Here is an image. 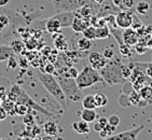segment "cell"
Instances as JSON below:
<instances>
[{"instance_id": "30", "label": "cell", "mask_w": 152, "mask_h": 140, "mask_svg": "<svg viewBox=\"0 0 152 140\" xmlns=\"http://www.w3.org/2000/svg\"><path fill=\"white\" fill-rule=\"evenodd\" d=\"M24 47H25V44H24L23 42H22V41H20V40L13 41V42H12V44H11V47L13 49V51L15 52V54H16V53L22 52V50L24 49Z\"/></svg>"}, {"instance_id": "6", "label": "cell", "mask_w": 152, "mask_h": 140, "mask_svg": "<svg viewBox=\"0 0 152 140\" xmlns=\"http://www.w3.org/2000/svg\"><path fill=\"white\" fill-rule=\"evenodd\" d=\"M90 0H51L55 13L75 12L88 2Z\"/></svg>"}, {"instance_id": "32", "label": "cell", "mask_w": 152, "mask_h": 140, "mask_svg": "<svg viewBox=\"0 0 152 140\" xmlns=\"http://www.w3.org/2000/svg\"><path fill=\"white\" fill-rule=\"evenodd\" d=\"M108 123L111 126H114V127H118V125L120 124V117L118 114H112L108 117Z\"/></svg>"}, {"instance_id": "43", "label": "cell", "mask_w": 152, "mask_h": 140, "mask_svg": "<svg viewBox=\"0 0 152 140\" xmlns=\"http://www.w3.org/2000/svg\"><path fill=\"white\" fill-rule=\"evenodd\" d=\"M7 93H8V90H7V88L3 86V85H0V99L2 100L4 99L7 97Z\"/></svg>"}, {"instance_id": "35", "label": "cell", "mask_w": 152, "mask_h": 140, "mask_svg": "<svg viewBox=\"0 0 152 140\" xmlns=\"http://www.w3.org/2000/svg\"><path fill=\"white\" fill-rule=\"evenodd\" d=\"M102 55L105 56L106 58L108 59H112L114 57V51H113V49H111V47H105L104 49V51H102Z\"/></svg>"}, {"instance_id": "49", "label": "cell", "mask_w": 152, "mask_h": 140, "mask_svg": "<svg viewBox=\"0 0 152 140\" xmlns=\"http://www.w3.org/2000/svg\"><path fill=\"white\" fill-rule=\"evenodd\" d=\"M3 28H4V26H3L2 24L0 23V32H1V30H2V29H3Z\"/></svg>"}, {"instance_id": "12", "label": "cell", "mask_w": 152, "mask_h": 140, "mask_svg": "<svg viewBox=\"0 0 152 140\" xmlns=\"http://www.w3.org/2000/svg\"><path fill=\"white\" fill-rule=\"evenodd\" d=\"M45 29L51 35H55V34H61V26L58 20L54 16H52V18L45 20Z\"/></svg>"}, {"instance_id": "24", "label": "cell", "mask_w": 152, "mask_h": 140, "mask_svg": "<svg viewBox=\"0 0 152 140\" xmlns=\"http://www.w3.org/2000/svg\"><path fill=\"white\" fill-rule=\"evenodd\" d=\"M94 98H95V102H96L97 108L105 107V106L108 104V97L106 96L105 94L97 93L96 95H94Z\"/></svg>"}, {"instance_id": "46", "label": "cell", "mask_w": 152, "mask_h": 140, "mask_svg": "<svg viewBox=\"0 0 152 140\" xmlns=\"http://www.w3.org/2000/svg\"><path fill=\"white\" fill-rule=\"evenodd\" d=\"M9 3V0H0V7H6Z\"/></svg>"}, {"instance_id": "13", "label": "cell", "mask_w": 152, "mask_h": 140, "mask_svg": "<svg viewBox=\"0 0 152 140\" xmlns=\"http://www.w3.org/2000/svg\"><path fill=\"white\" fill-rule=\"evenodd\" d=\"M88 26H91V24H90V18H81L75 16L72 24H71V28L76 32H82Z\"/></svg>"}, {"instance_id": "53", "label": "cell", "mask_w": 152, "mask_h": 140, "mask_svg": "<svg viewBox=\"0 0 152 140\" xmlns=\"http://www.w3.org/2000/svg\"><path fill=\"white\" fill-rule=\"evenodd\" d=\"M150 35H151V37H152V31H151V34H150Z\"/></svg>"}, {"instance_id": "16", "label": "cell", "mask_w": 152, "mask_h": 140, "mask_svg": "<svg viewBox=\"0 0 152 140\" xmlns=\"http://www.w3.org/2000/svg\"><path fill=\"white\" fill-rule=\"evenodd\" d=\"M15 55V52L11 47V45L7 44H0V63L4 61H8L10 56Z\"/></svg>"}, {"instance_id": "26", "label": "cell", "mask_w": 152, "mask_h": 140, "mask_svg": "<svg viewBox=\"0 0 152 140\" xmlns=\"http://www.w3.org/2000/svg\"><path fill=\"white\" fill-rule=\"evenodd\" d=\"M82 36L85 38L90 39V40H95L96 39V27L95 26H88L86 27L83 31H82Z\"/></svg>"}, {"instance_id": "47", "label": "cell", "mask_w": 152, "mask_h": 140, "mask_svg": "<svg viewBox=\"0 0 152 140\" xmlns=\"http://www.w3.org/2000/svg\"><path fill=\"white\" fill-rule=\"evenodd\" d=\"M41 140H53V138H52V136H49V135H47L45 137L41 138Z\"/></svg>"}, {"instance_id": "51", "label": "cell", "mask_w": 152, "mask_h": 140, "mask_svg": "<svg viewBox=\"0 0 152 140\" xmlns=\"http://www.w3.org/2000/svg\"><path fill=\"white\" fill-rule=\"evenodd\" d=\"M0 140H6V139H4V138H1V139H0Z\"/></svg>"}, {"instance_id": "39", "label": "cell", "mask_w": 152, "mask_h": 140, "mask_svg": "<svg viewBox=\"0 0 152 140\" xmlns=\"http://www.w3.org/2000/svg\"><path fill=\"white\" fill-rule=\"evenodd\" d=\"M44 72L49 73V74H53L55 72V67L53 64H48L45 65V68H44Z\"/></svg>"}, {"instance_id": "4", "label": "cell", "mask_w": 152, "mask_h": 140, "mask_svg": "<svg viewBox=\"0 0 152 140\" xmlns=\"http://www.w3.org/2000/svg\"><path fill=\"white\" fill-rule=\"evenodd\" d=\"M75 80L80 90L91 88L96 83H105L98 70L94 69L92 66H84L82 71L79 72L78 77Z\"/></svg>"}, {"instance_id": "38", "label": "cell", "mask_w": 152, "mask_h": 140, "mask_svg": "<svg viewBox=\"0 0 152 140\" xmlns=\"http://www.w3.org/2000/svg\"><path fill=\"white\" fill-rule=\"evenodd\" d=\"M67 73L70 78L76 79L77 77H78V74H79V71H78V69H77L76 67H70V68H68L67 69Z\"/></svg>"}, {"instance_id": "25", "label": "cell", "mask_w": 152, "mask_h": 140, "mask_svg": "<svg viewBox=\"0 0 152 140\" xmlns=\"http://www.w3.org/2000/svg\"><path fill=\"white\" fill-rule=\"evenodd\" d=\"M30 109L27 107L26 105H24V104H20V102H15V106H14V111H15V114L16 115H20V117H24L25 114L28 113V111Z\"/></svg>"}, {"instance_id": "41", "label": "cell", "mask_w": 152, "mask_h": 140, "mask_svg": "<svg viewBox=\"0 0 152 140\" xmlns=\"http://www.w3.org/2000/svg\"><path fill=\"white\" fill-rule=\"evenodd\" d=\"M97 122L99 123L100 126H102V128H105L106 126L108 125V119H107V117H98V121H97Z\"/></svg>"}, {"instance_id": "21", "label": "cell", "mask_w": 152, "mask_h": 140, "mask_svg": "<svg viewBox=\"0 0 152 140\" xmlns=\"http://www.w3.org/2000/svg\"><path fill=\"white\" fill-rule=\"evenodd\" d=\"M138 93H139V96L141 97V99L147 102L152 98V88L150 85H143L142 88L138 90Z\"/></svg>"}, {"instance_id": "50", "label": "cell", "mask_w": 152, "mask_h": 140, "mask_svg": "<svg viewBox=\"0 0 152 140\" xmlns=\"http://www.w3.org/2000/svg\"><path fill=\"white\" fill-rule=\"evenodd\" d=\"M56 140H64V139H63V138H61H61L58 137V138H57V139H56Z\"/></svg>"}, {"instance_id": "52", "label": "cell", "mask_w": 152, "mask_h": 140, "mask_svg": "<svg viewBox=\"0 0 152 140\" xmlns=\"http://www.w3.org/2000/svg\"><path fill=\"white\" fill-rule=\"evenodd\" d=\"M0 106H1V99H0Z\"/></svg>"}, {"instance_id": "8", "label": "cell", "mask_w": 152, "mask_h": 140, "mask_svg": "<svg viewBox=\"0 0 152 140\" xmlns=\"http://www.w3.org/2000/svg\"><path fill=\"white\" fill-rule=\"evenodd\" d=\"M133 13L131 10H121L117 15H115V23L117 26L121 29H126L132 27L133 24Z\"/></svg>"}, {"instance_id": "34", "label": "cell", "mask_w": 152, "mask_h": 140, "mask_svg": "<svg viewBox=\"0 0 152 140\" xmlns=\"http://www.w3.org/2000/svg\"><path fill=\"white\" fill-rule=\"evenodd\" d=\"M135 6L134 0H123L122 6H121V10H131L133 9Z\"/></svg>"}, {"instance_id": "2", "label": "cell", "mask_w": 152, "mask_h": 140, "mask_svg": "<svg viewBox=\"0 0 152 140\" xmlns=\"http://www.w3.org/2000/svg\"><path fill=\"white\" fill-rule=\"evenodd\" d=\"M122 66L123 64L121 63V59L115 56L107 61V65L102 70H99L105 84H124L125 82H127V80L122 74Z\"/></svg>"}, {"instance_id": "27", "label": "cell", "mask_w": 152, "mask_h": 140, "mask_svg": "<svg viewBox=\"0 0 152 140\" xmlns=\"http://www.w3.org/2000/svg\"><path fill=\"white\" fill-rule=\"evenodd\" d=\"M150 8H151V6L147 1H139L136 4V11L138 12V14L146 15L150 10Z\"/></svg>"}, {"instance_id": "19", "label": "cell", "mask_w": 152, "mask_h": 140, "mask_svg": "<svg viewBox=\"0 0 152 140\" xmlns=\"http://www.w3.org/2000/svg\"><path fill=\"white\" fill-rule=\"evenodd\" d=\"M1 106L6 109L7 112L9 113V115H11V117H15V115H16V114H15V111H14L15 102L10 100L9 98H8V96H7L4 99L1 100Z\"/></svg>"}, {"instance_id": "14", "label": "cell", "mask_w": 152, "mask_h": 140, "mask_svg": "<svg viewBox=\"0 0 152 140\" xmlns=\"http://www.w3.org/2000/svg\"><path fill=\"white\" fill-rule=\"evenodd\" d=\"M80 117H81V120L85 121V122L93 123L95 122L96 119H98V114L96 113L95 109L83 108V110L80 112Z\"/></svg>"}, {"instance_id": "23", "label": "cell", "mask_w": 152, "mask_h": 140, "mask_svg": "<svg viewBox=\"0 0 152 140\" xmlns=\"http://www.w3.org/2000/svg\"><path fill=\"white\" fill-rule=\"evenodd\" d=\"M54 45H55V47L57 50H61V51H66L68 47L67 41H66V39L63 36H61V34H57V37L54 40Z\"/></svg>"}, {"instance_id": "28", "label": "cell", "mask_w": 152, "mask_h": 140, "mask_svg": "<svg viewBox=\"0 0 152 140\" xmlns=\"http://www.w3.org/2000/svg\"><path fill=\"white\" fill-rule=\"evenodd\" d=\"M134 50L135 52L137 53L138 55H141V54H145L148 50V47H147V44L142 41H138V43L136 45H134Z\"/></svg>"}, {"instance_id": "37", "label": "cell", "mask_w": 152, "mask_h": 140, "mask_svg": "<svg viewBox=\"0 0 152 140\" xmlns=\"http://www.w3.org/2000/svg\"><path fill=\"white\" fill-rule=\"evenodd\" d=\"M16 67H18V61H16V58L14 57V55L10 56L9 58H8V68L15 69Z\"/></svg>"}, {"instance_id": "1", "label": "cell", "mask_w": 152, "mask_h": 140, "mask_svg": "<svg viewBox=\"0 0 152 140\" xmlns=\"http://www.w3.org/2000/svg\"><path fill=\"white\" fill-rule=\"evenodd\" d=\"M37 76H38L39 80H40L41 84L43 85V88L57 101V104L61 106V108L63 110H67L68 100L66 98V96H65V93L63 88H61V84L56 80L55 77L53 76V74H49V73L45 72H38Z\"/></svg>"}, {"instance_id": "20", "label": "cell", "mask_w": 152, "mask_h": 140, "mask_svg": "<svg viewBox=\"0 0 152 140\" xmlns=\"http://www.w3.org/2000/svg\"><path fill=\"white\" fill-rule=\"evenodd\" d=\"M82 107L86 109H96V102H95V98H94V95H86L82 98Z\"/></svg>"}, {"instance_id": "18", "label": "cell", "mask_w": 152, "mask_h": 140, "mask_svg": "<svg viewBox=\"0 0 152 140\" xmlns=\"http://www.w3.org/2000/svg\"><path fill=\"white\" fill-rule=\"evenodd\" d=\"M76 47H77V50L82 51V52H86V51H88L92 47V42L90 39L85 38V37L82 36L81 38L78 39V41H77Z\"/></svg>"}, {"instance_id": "45", "label": "cell", "mask_w": 152, "mask_h": 140, "mask_svg": "<svg viewBox=\"0 0 152 140\" xmlns=\"http://www.w3.org/2000/svg\"><path fill=\"white\" fill-rule=\"evenodd\" d=\"M122 2H123V0H112V3H113L115 7H118V8H121Z\"/></svg>"}, {"instance_id": "7", "label": "cell", "mask_w": 152, "mask_h": 140, "mask_svg": "<svg viewBox=\"0 0 152 140\" xmlns=\"http://www.w3.org/2000/svg\"><path fill=\"white\" fill-rule=\"evenodd\" d=\"M143 129V125L138 126L136 128L129 129V131H122L119 134H112L102 140H137V136L140 134V131Z\"/></svg>"}, {"instance_id": "44", "label": "cell", "mask_w": 152, "mask_h": 140, "mask_svg": "<svg viewBox=\"0 0 152 140\" xmlns=\"http://www.w3.org/2000/svg\"><path fill=\"white\" fill-rule=\"evenodd\" d=\"M93 128H94V131H95L99 133V131L102 129V127L100 126V124L98 122H95V123H94V125H93Z\"/></svg>"}, {"instance_id": "31", "label": "cell", "mask_w": 152, "mask_h": 140, "mask_svg": "<svg viewBox=\"0 0 152 140\" xmlns=\"http://www.w3.org/2000/svg\"><path fill=\"white\" fill-rule=\"evenodd\" d=\"M119 104H120L121 106H123V107H129V106L132 105L131 101H129V98L127 94H123V95H121V96L119 97Z\"/></svg>"}, {"instance_id": "3", "label": "cell", "mask_w": 152, "mask_h": 140, "mask_svg": "<svg viewBox=\"0 0 152 140\" xmlns=\"http://www.w3.org/2000/svg\"><path fill=\"white\" fill-rule=\"evenodd\" d=\"M54 74L56 76V80L58 81L61 88L64 90L65 96H66L68 101H72V102L81 101L82 98H83L82 90H80L79 86L77 85L76 80L68 76L67 70L63 73H61V72L57 73V71L55 70Z\"/></svg>"}, {"instance_id": "15", "label": "cell", "mask_w": 152, "mask_h": 140, "mask_svg": "<svg viewBox=\"0 0 152 140\" xmlns=\"http://www.w3.org/2000/svg\"><path fill=\"white\" fill-rule=\"evenodd\" d=\"M88 124H90V123L81 120V121H78V122H73L71 127H72V129L76 131L77 134L85 135L90 133V125H88Z\"/></svg>"}, {"instance_id": "22", "label": "cell", "mask_w": 152, "mask_h": 140, "mask_svg": "<svg viewBox=\"0 0 152 140\" xmlns=\"http://www.w3.org/2000/svg\"><path fill=\"white\" fill-rule=\"evenodd\" d=\"M111 31L108 25L102 27H96V39H107L110 37Z\"/></svg>"}, {"instance_id": "48", "label": "cell", "mask_w": 152, "mask_h": 140, "mask_svg": "<svg viewBox=\"0 0 152 140\" xmlns=\"http://www.w3.org/2000/svg\"><path fill=\"white\" fill-rule=\"evenodd\" d=\"M94 1H95V2H97V3H99V4H102L105 0H94Z\"/></svg>"}, {"instance_id": "11", "label": "cell", "mask_w": 152, "mask_h": 140, "mask_svg": "<svg viewBox=\"0 0 152 140\" xmlns=\"http://www.w3.org/2000/svg\"><path fill=\"white\" fill-rule=\"evenodd\" d=\"M56 20H58L61 24V28L63 27H71V24L75 18V14L73 12H61V13H55V15H53Z\"/></svg>"}, {"instance_id": "9", "label": "cell", "mask_w": 152, "mask_h": 140, "mask_svg": "<svg viewBox=\"0 0 152 140\" xmlns=\"http://www.w3.org/2000/svg\"><path fill=\"white\" fill-rule=\"evenodd\" d=\"M88 61H90V64H91V66L94 69H96L99 71V70H102V68L107 65L108 59L102 55V53L92 52L91 54L88 55Z\"/></svg>"}, {"instance_id": "42", "label": "cell", "mask_w": 152, "mask_h": 140, "mask_svg": "<svg viewBox=\"0 0 152 140\" xmlns=\"http://www.w3.org/2000/svg\"><path fill=\"white\" fill-rule=\"evenodd\" d=\"M8 117V112L4 108H3L2 106H0V121H3L4 119H7Z\"/></svg>"}, {"instance_id": "33", "label": "cell", "mask_w": 152, "mask_h": 140, "mask_svg": "<svg viewBox=\"0 0 152 140\" xmlns=\"http://www.w3.org/2000/svg\"><path fill=\"white\" fill-rule=\"evenodd\" d=\"M23 122L25 123L26 126H32L35 125V117H32L31 114L27 113L23 117Z\"/></svg>"}, {"instance_id": "40", "label": "cell", "mask_w": 152, "mask_h": 140, "mask_svg": "<svg viewBox=\"0 0 152 140\" xmlns=\"http://www.w3.org/2000/svg\"><path fill=\"white\" fill-rule=\"evenodd\" d=\"M0 23L2 24L4 27L8 26V25H9V23H10L9 16H7L6 14H1V15H0Z\"/></svg>"}, {"instance_id": "17", "label": "cell", "mask_w": 152, "mask_h": 140, "mask_svg": "<svg viewBox=\"0 0 152 140\" xmlns=\"http://www.w3.org/2000/svg\"><path fill=\"white\" fill-rule=\"evenodd\" d=\"M43 131L44 133L49 136H57L58 134V128H57V125L54 121H48V122L44 123L43 125Z\"/></svg>"}, {"instance_id": "36", "label": "cell", "mask_w": 152, "mask_h": 140, "mask_svg": "<svg viewBox=\"0 0 152 140\" xmlns=\"http://www.w3.org/2000/svg\"><path fill=\"white\" fill-rule=\"evenodd\" d=\"M141 26H143L142 23H141V20L138 18V16H136V15H133V24H132L133 29L137 30L138 28H140Z\"/></svg>"}, {"instance_id": "5", "label": "cell", "mask_w": 152, "mask_h": 140, "mask_svg": "<svg viewBox=\"0 0 152 140\" xmlns=\"http://www.w3.org/2000/svg\"><path fill=\"white\" fill-rule=\"evenodd\" d=\"M10 90L18 95V101L16 102L24 104V105H26L30 110L37 111V112H39V113L43 114V115H47L48 117H53L52 112H50L47 108H44V107L40 106L38 102H36L35 100L32 99L31 97H30L29 95H28V94L23 90V88H20V86H18V84L12 85V88Z\"/></svg>"}, {"instance_id": "10", "label": "cell", "mask_w": 152, "mask_h": 140, "mask_svg": "<svg viewBox=\"0 0 152 140\" xmlns=\"http://www.w3.org/2000/svg\"><path fill=\"white\" fill-rule=\"evenodd\" d=\"M122 38L124 43L127 44L129 47H134L138 43L139 41V36H138L137 31L135 29H133L132 27L129 28H126V29H123L122 31Z\"/></svg>"}, {"instance_id": "29", "label": "cell", "mask_w": 152, "mask_h": 140, "mask_svg": "<svg viewBox=\"0 0 152 140\" xmlns=\"http://www.w3.org/2000/svg\"><path fill=\"white\" fill-rule=\"evenodd\" d=\"M119 51H120L121 55H122L123 57H129V56H131V53H132L131 47H129V45L125 44L124 42L119 44Z\"/></svg>"}]
</instances>
